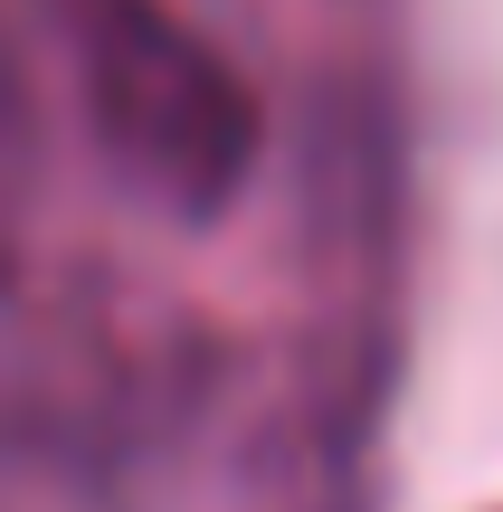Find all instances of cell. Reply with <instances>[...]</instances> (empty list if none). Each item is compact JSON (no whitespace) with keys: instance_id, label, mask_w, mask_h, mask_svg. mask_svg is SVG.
<instances>
[{"instance_id":"6da1fadb","label":"cell","mask_w":503,"mask_h":512,"mask_svg":"<svg viewBox=\"0 0 503 512\" xmlns=\"http://www.w3.org/2000/svg\"><path fill=\"white\" fill-rule=\"evenodd\" d=\"M200 399V342L124 275L0 228V465L114 475Z\"/></svg>"},{"instance_id":"7a4b0ae2","label":"cell","mask_w":503,"mask_h":512,"mask_svg":"<svg viewBox=\"0 0 503 512\" xmlns=\"http://www.w3.org/2000/svg\"><path fill=\"white\" fill-rule=\"evenodd\" d=\"M86 143L143 209L209 228L257 171V95L171 0H57Z\"/></svg>"},{"instance_id":"3957f363","label":"cell","mask_w":503,"mask_h":512,"mask_svg":"<svg viewBox=\"0 0 503 512\" xmlns=\"http://www.w3.org/2000/svg\"><path fill=\"white\" fill-rule=\"evenodd\" d=\"M19 124H29V76H19L10 29H0V143H19Z\"/></svg>"}]
</instances>
